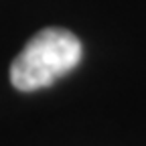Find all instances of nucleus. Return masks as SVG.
<instances>
[{
    "mask_svg": "<svg viewBox=\"0 0 146 146\" xmlns=\"http://www.w3.org/2000/svg\"><path fill=\"white\" fill-rule=\"evenodd\" d=\"M83 57L81 43L67 29H43L25 45L10 65V81L18 91L53 85L75 69Z\"/></svg>",
    "mask_w": 146,
    "mask_h": 146,
    "instance_id": "f257e3e1",
    "label": "nucleus"
}]
</instances>
